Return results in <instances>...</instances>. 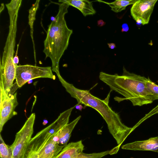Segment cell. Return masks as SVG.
I'll return each instance as SVG.
<instances>
[{"mask_svg":"<svg viewBox=\"0 0 158 158\" xmlns=\"http://www.w3.org/2000/svg\"><path fill=\"white\" fill-rule=\"evenodd\" d=\"M59 81L66 90L75 98L78 104H84L97 111L106 121L110 133L120 147L128 135L133 131L122 122L119 115L109 106V93L104 100H101L91 94L89 90L78 89L72 84L65 80L60 73L56 74Z\"/></svg>","mask_w":158,"mask_h":158,"instance_id":"6da1fadb","label":"cell"},{"mask_svg":"<svg viewBox=\"0 0 158 158\" xmlns=\"http://www.w3.org/2000/svg\"><path fill=\"white\" fill-rule=\"evenodd\" d=\"M122 75L109 74L102 72L100 79L111 90L114 91L129 100L134 106H141L152 103L156 100L146 85L147 78L127 71L123 67Z\"/></svg>","mask_w":158,"mask_h":158,"instance_id":"7a4b0ae2","label":"cell"},{"mask_svg":"<svg viewBox=\"0 0 158 158\" xmlns=\"http://www.w3.org/2000/svg\"><path fill=\"white\" fill-rule=\"evenodd\" d=\"M56 4L59 6L58 11L48 26L43 50L45 58L51 59L52 71L56 73L60 72L59 61L68 47L73 32L68 27L64 18L69 6L65 3Z\"/></svg>","mask_w":158,"mask_h":158,"instance_id":"3957f363","label":"cell"},{"mask_svg":"<svg viewBox=\"0 0 158 158\" xmlns=\"http://www.w3.org/2000/svg\"><path fill=\"white\" fill-rule=\"evenodd\" d=\"M38 78H48L55 80V76L51 67H40L29 64L16 67V82L19 88L31 80Z\"/></svg>","mask_w":158,"mask_h":158,"instance_id":"277c9868","label":"cell"},{"mask_svg":"<svg viewBox=\"0 0 158 158\" xmlns=\"http://www.w3.org/2000/svg\"><path fill=\"white\" fill-rule=\"evenodd\" d=\"M35 114L32 113L24 125L16 134L13 143L10 145L12 158H23L27 146L33 132Z\"/></svg>","mask_w":158,"mask_h":158,"instance_id":"5b68a950","label":"cell"},{"mask_svg":"<svg viewBox=\"0 0 158 158\" xmlns=\"http://www.w3.org/2000/svg\"><path fill=\"white\" fill-rule=\"evenodd\" d=\"M0 132L6 123L14 116L17 114L15 109L18 103L17 93L9 96L6 93L2 84L0 82Z\"/></svg>","mask_w":158,"mask_h":158,"instance_id":"8992f818","label":"cell"},{"mask_svg":"<svg viewBox=\"0 0 158 158\" xmlns=\"http://www.w3.org/2000/svg\"><path fill=\"white\" fill-rule=\"evenodd\" d=\"M157 0H138L131 6L130 12L133 19L138 24H148Z\"/></svg>","mask_w":158,"mask_h":158,"instance_id":"52a82bcc","label":"cell"},{"mask_svg":"<svg viewBox=\"0 0 158 158\" xmlns=\"http://www.w3.org/2000/svg\"><path fill=\"white\" fill-rule=\"evenodd\" d=\"M53 134L49 131L47 127L38 133L30 140L23 158H39V152L49 138Z\"/></svg>","mask_w":158,"mask_h":158,"instance_id":"ba28073f","label":"cell"},{"mask_svg":"<svg viewBox=\"0 0 158 158\" xmlns=\"http://www.w3.org/2000/svg\"><path fill=\"white\" fill-rule=\"evenodd\" d=\"M58 133L52 135L48 139L39 153V158H55L61 151L63 148L58 143Z\"/></svg>","mask_w":158,"mask_h":158,"instance_id":"9c48e42d","label":"cell"},{"mask_svg":"<svg viewBox=\"0 0 158 158\" xmlns=\"http://www.w3.org/2000/svg\"><path fill=\"white\" fill-rule=\"evenodd\" d=\"M122 149L134 151H150L158 153V136L149 139L136 141L123 145Z\"/></svg>","mask_w":158,"mask_h":158,"instance_id":"30bf717a","label":"cell"},{"mask_svg":"<svg viewBox=\"0 0 158 158\" xmlns=\"http://www.w3.org/2000/svg\"><path fill=\"white\" fill-rule=\"evenodd\" d=\"M84 149L81 140L72 142L64 147L55 158H76L83 152Z\"/></svg>","mask_w":158,"mask_h":158,"instance_id":"8fae6325","label":"cell"},{"mask_svg":"<svg viewBox=\"0 0 158 158\" xmlns=\"http://www.w3.org/2000/svg\"><path fill=\"white\" fill-rule=\"evenodd\" d=\"M58 2L77 8L84 16L94 15L96 12L92 2L88 0H59Z\"/></svg>","mask_w":158,"mask_h":158,"instance_id":"7c38bea8","label":"cell"},{"mask_svg":"<svg viewBox=\"0 0 158 158\" xmlns=\"http://www.w3.org/2000/svg\"><path fill=\"white\" fill-rule=\"evenodd\" d=\"M81 117V116H79L70 123L66 125L58 133V142L60 146L64 148L67 144L73 130Z\"/></svg>","mask_w":158,"mask_h":158,"instance_id":"4fadbf2b","label":"cell"},{"mask_svg":"<svg viewBox=\"0 0 158 158\" xmlns=\"http://www.w3.org/2000/svg\"><path fill=\"white\" fill-rule=\"evenodd\" d=\"M137 0H116L111 2H107L100 0L97 1L108 4L111 7V10L115 13H118L125 10L127 6L130 5H133Z\"/></svg>","mask_w":158,"mask_h":158,"instance_id":"5bb4252c","label":"cell"},{"mask_svg":"<svg viewBox=\"0 0 158 158\" xmlns=\"http://www.w3.org/2000/svg\"><path fill=\"white\" fill-rule=\"evenodd\" d=\"M40 0H36L35 3L32 5V6L29 10L28 16L29 24L31 28V36L33 44V48L35 57V53L34 47V44L33 39V24L35 19V15L36 11L38 8Z\"/></svg>","mask_w":158,"mask_h":158,"instance_id":"9a60e30c","label":"cell"},{"mask_svg":"<svg viewBox=\"0 0 158 158\" xmlns=\"http://www.w3.org/2000/svg\"><path fill=\"white\" fill-rule=\"evenodd\" d=\"M0 158H12V151L10 146L6 144L0 135Z\"/></svg>","mask_w":158,"mask_h":158,"instance_id":"2e32d148","label":"cell"},{"mask_svg":"<svg viewBox=\"0 0 158 158\" xmlns=\"http://www.w3.org/2000/svg\"><path fill=\"white\" fill-rule=\"evenodd\" d=\"M108 154H112V150L90 154H86L82 152L76 158H102Z\"/></svg>","mask_w":158,"mask_h":158,"instance_id":"e0dca14e","label":"cell"},{"mask_svg":"<svg viewBox=\"0 0 158 158\" xmlns=\"http://www.w3.org/2000/svg\"><path fill=\"white\" fill-rule=\"evenodd\" d=\"M146 85L148 89L153 94L156 100H158V85L152 82L149 77L147 78Z\"/></svg>","mask_w":158,"mask_h":158,"instance_id":"ac0fdd59","label":"cell"},{"mask_svg":"<svg viewBox=\"0 0 158 158\" xmlns=\"http://www.w3.org/2000/svg\"><path fill=\"white\" fill-rule=\"evenodd\" d=\"M17 46V49L16 50V52L15 56L14 57L13 59L14 62V64H15V65L16 66L17 65V64H18L19 62V59L17 56L19 44H18Z\"/></svg>","mask_w":158,"mask_h":158,"instance_id":"d6986e66","label":"cell"},{"mask_svg":"<svg viewBox=\"0 0 158 158\" xmlns=\"http://www.w3.org/2000/svg\"><path fill=\"white\" fill-rule=\"evenodd\" d=\"M122 29L121 32H127L129 29V27L128 24L126 23H123L122 25Z\"/></svg>","mask_w":158,"mask_h":158,"instance_id":"ffe728a7","label":"cell"},{"mask_svg":"<svg viewBox=\"0 0 158 158\" xmlns=\"http://www.w3.org/2000/svg\"><path fill=\"white\" fill-rule=\"evenodd\" d=\"M98 25L100 27L103 26L105 24V22L102 19L98 20L97 22Z\"/></svg>","mask_w":158,"mask_h":158,"instance_id":"44dd1931","label":"cell"},{"mask_svg":"<svg viewBox=\"0 0 158 158\" xmlns=\"http://www.w3.org/2000/svg\"><path fill=\"white\" fill-rule=\"evenodd\" d=\"M75 108H76V109L78 110L81 111L83 108V106H82V104H77L76 106H75Z\"/></svg>","mask_w":158,"mask_h":158,"instance_id":"7402d4cb","label":"cell"},{"mask_svg":"<svg viewBox=\"0 0 158 158\" xmlns=\"http://www.w3.org/2000/svg\"><path fill=\"white\" fill-rule=\"evenodd\" d=\"M107 44L109 48H110L111 49H114L116 47L115 44L114 43H108Z\"/></svg>","mask_w":158,"mask_h":158,"instance_id":"603a6c76","label":"cell"},{"mask_svg":"<svg viewBox=\"0 0 158 158\" xmlns=\"http://www.w3.org/2000/svg\"><path fill=\"white\" fill-rule=\"evenodd\" d=\"M48 123V121L46 120H44L43 123V125H45Z\"/></svg>","mask_w":158,"mask_h":158,"instance_id":"cb8c5ba5","label":"cell"},{"mask_svg":"<svg viewBox=\"0 0 158 158\" xmlns=\"http://www.w3.org/2000/svg\"><path fill=\"white\" fill-rule=\"evenodd\" d=\"M131 158H133V157H131Z\"/></svg>","mask_w":158,"mask_h":158,"instance_id":"d4e9b609","label":"cell"}]
</instances>
